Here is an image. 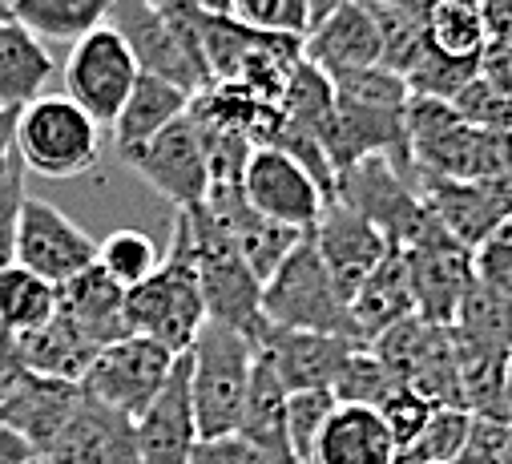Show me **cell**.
<instances>
[{"label": "cell", "instance_id": "2", "mask_svg": "<svg viewBox=\"0 0 512 464\" xmlns=\"http://www.w3.org/2000/svg\"><path fill=\"white\" fill-rule=\"evenodd\" d=\"M408 138H412L416 174L456 178V182L512 174L508 134L472 126L452 101L412 97L408 101Z\"/></svg>", "mask_w": 512, "mask_h": 464}, {"label": "cell", "instance_id": "36", "mask_svg": "<svg viewBox=\"0 0 512 464\" xmlns=\"http://www.w3.org/2000/svg\"><path fill=\"white\" fill-rule=\"evenodd\" d=\"M230 17L259 33H279V37H299V41H307V33L315 29L307 0H234Z\"/></svg>", "mask_w": 512, "mask_h": 464}, {"label": "cell", "instance_id": "54", "mask_svg": "<svg viewBox=\"0 0 512 464\" xmlns=\"http://www.w3.org/2000/svg\"><path fill=\"white\" fill-rule=\"evenodd\" d=\"M9 17H13V9L5 5V0H0V21H9Z\"/></svg>", "mask_w": 512, "mask_h": 464}, {"label": "cell", "instance_id": "20", "mask_svg": "<svg viewBox=\"0 0 512 464\" xmlns=\"http://www.w3.org/2000/svg\"><path fill=\"white\" fill-rule=\"evenodd\" d=\"M198 416L190 400V356L182 352L162 396L138 416V448L142 464H190L198 448Z\"/></svg>", "mask_w": 512, "mask_h": 464}, {"label": "cell", "instance_id": "40", "mask_svg": "<svg viewBox=\"0 0 512 464\" xmlns=\"http://www.w3.org/2000/svg\"><path fill=\"white\" fill-rule=\"evenodd\" d=\"M335 392H291L287 400V440H291V452L299 456V464H311V452H315V440L327 424V416L335 412Z\"/></svg>", "mask_w": 512, "mask_h": 464}, {"label": "cell", "instance_id": "47", "mask_svg": "<svg viewBox=\"0 0 512 464\" xmlns=\"http://www.w3.org/2000/svg\"><path fill=\"white\" fill-rule=\"evenodd\" d=\"M476 77L488 81L500 97L512 101V45L504 41H488L484 53H480V65H476Z\"/></svg>", "mask_w": 512, "mask_h": 464}, {"label": "cell", "instance_id": "43", "mask_svg": "<svg viewBox=\"0 0 512 464\" xmlns=\"http://www.w3.org/2000/svg\"><path fill=\"white\" fill-rule=\"evenodd\" d=\"M472 263H476V279L484 287L512 299V218L500 222L492 235L472 251Z\"/></svg>", "mask_w": 512, "mask_h": 464}, {"label": "cell", "instance_id": "42", "mask_svg": "<svg viewBox=\"0 0 512 464\" xmlns=\"http://www.w3.org/2000/svg\"><path fill=\"white\" fill-rule=\"evenodd\" d=\"M452 105L464 113L472 126H480V130H492V134H508V130H512V101L500 97V93H496L488 81H480V77H472V81L456 93Z\"/></svg>", "mask_w": 512, "mask_h": 464}, {"label": "cell", "instance_id": "52", "mask_svg": "<svg viewBox=\"0 0 512 464\" xmlns=\"http://www.w3.org/2000/svg\"><path fill=\"white\" fill-rule=\"evenodd\" d=\"M307 5H311V17H315V25H319V21H327L335 9H343L347 0H307Z\"/></svg>", "mask_w": 512, "mask_h": 464}, {"label": "cell", "instance_id": "13", "mask_svg": "<svg viewBox=\"0 0 512 464\" xmlns=\"http://www.w3.org/2000/svg\"><path fill=\"white\" fill-rule=\"evenodd\" d=\"M242 194L259 214H267L283 226H295L303 235L315 230V222L327 206V194L315 186V178L279 146H263L250 154L246 174H242Z\"/></svg>", "mask_w": 512, "mask_h": 464}, {"label": "cell", "instance_id": "37", "mask_svg": "<svg viewBox=\"0 0 512 464\" xmlns=\"http://www.w3.org/2000/svg\"><path fill=\"white\" fill-rule=\"evenodd\" d=\"M480 57H448L440 49L428 45V53L420 57V65L408 73V89L412 97H436V101H456V93L476 77Z\"/></svg>", "mask_w": 512, "mask_h": 464}, {"label": "cell", "instance_id": "34", "mask_svg": "<svg viewBox=\"0 0 512 464\" xmlns=\"http://www.w3.org/2000/svg\"><path fill=\"white\" fill-rule=\"evenodd\" d=\"M166 251L146 235V230H113V235L97 247V263L130 291L138 283H146L158 267H162Z\"/></svg>", "mask_w": 512, "mask_h": 464}, {"label": "cell", "instance_id": "28", "mask_svg": "<svg viewBox=\"0 0 512 464\" xmlns=\"http://www.w3.org/2000/svg\"><path fill=\"white\" fill-rule=\"evenodd\" d=\"M21 352H25L29 372L81 384V380L89 376V368H93V360H97L101 347H97L65 311H57L45 327L21 335Z\"/></svg>", "mask_w": 512, "mask_h": 464}, {"label": "cell", "instance_id": "14", "mask_svg": "<svg viewBox=\"0 0 512 464\" xmlns=\"http://www.w3.org/2000/svg\"><path fill=\"white\" fill-rule=\"evenodd\" d=\"M363 343L347 335H323V331H287L267 327L259 339V360L279 376L287 392H331L347 360Z\"/></svg>", "mask_w": 512, "mask_h": 464}, {"label": "cell", "instance_id": "49", "mask_svg": "<svg viewBox=\"0 0 512 464\" xmlns=\"http://www.w3.org/2000/svg\"><path fill=\"white\" fill-rule=\"evenodd\" d=\"M17 122H21V109H0V178H5L9 166L21 158V150H17Z\"/></svg>", "mask_w": 512, "mask_h": 464}, {"label": "cell", "instance_id": "35", "mask_svg": "<svg viewBox=\"0 0 512 464\" xmlns=\"http://www.w3.org/2000/svg\"><path fill=\"white\" fill-rule=\"evenodd\" d=\"M400 388V380L379 364V356L371 352V347H359V352L347 360V368L339 372L335 380V400L339 404H363V408H383L388 404V396Z\"/></svg>", "mask_w": 512, "mask_h": 464}, {"label": "cell", "instance_id": "21", "mask_svg": "<svg viewBox=\"0 0 512 464\" xmlns=\"http://www.w3.org/2000/svg\"><path fill=\"white\" fill-rule=\"evenodd\" d=\"M303 57L319 65L331 81L383 65V41H379V25L367 9V0H347L343 9L319 21L303 41Z\"/></svg>", "mask_w": 512, "mask_h": 464}, {"label": "cell", "instance_id": "51", "mask_svg": "<svg viewBox=\"0 0 512 464\" xmlns=\"http://www.w3.org/2000/svg\"><path fill=\"white\" fill-rule=\"evenodd\" d=\"M388 5H396V9H404V13H412V17H420V21H428V13H432L436 5H444V0H388Z\"/></svg>", "mask_w": 512, "mask_h": 464}, {"label": "cell", "instance_id": "7", "mask_svg": "<svg viewBox=\"0 0 512 464\" xmlns=\"http://www.w3.org/2000/svg\"><path fill=\"white\" fill-rule=\"evenodd\" d=\"M335 198L347 202L351 210H359L383 239L388 247L404 251L412 239H420V230L432 222V210L424 206V194H420V182L400 174L388 158H359L355 166H347L339 174V186H335Z\"/></svg>", "mask_w": 512, "mask_h": 464}, {"label": "cell", "instance_id": "3", "mask_svg": "<svg viewBox=\"0 0 512 464\" xmlns=\"http://www.w3.org/2000/svg\"><path fill=\"white\" fill-rule=\"evenodd\" d=\"M186 356H190V400L202 440L234 436L250 396L254 364H259V343L234 327L206 323Z\"/></svg>", "mask_w": 512, "mask_h": 464}, {"label": "cell", "instance_id": "25", "mask_svg": "<svg viewBox=\"0 0 512 464\" xmlns=\"http://www.w3.org/2000/svg\"><path fill=\"white\" fill-rule=\"evenodd\" d=\"M190 101L194 93L166 81V77H154V73H142L130 101L121 105L117 113V122H113V150L125 154V150H134L150 138H158L166 126H174L178 118H186L190 113Z\"/></svg>", "mask_w": 512, "mask_h": 464}, {"label": "cell", "instance_id": "41", "mask_svg": "<svg viewBox=\"0 0 512 464\" xmlns=\"http://www.w3.org/2000/svg\"><path fill=\"white\" fill-rule=\"evenodd\" d=\"M379 416H383V424H388V432L396 436L400 452H408V448H412V444L424 436L428 420L436 416V404H432L428 396H420L416 388L400 384V388L388 396V404L379 408Z\"/></svg>", "mask_w": 512, "mask_h": 464}, {"label": "cell", "instance_id": "30", "mask_svg": "<svg viewBox=\"0 0 512 464\" xmlns=\"http://www.w3.org/2000/svg\"><path fill=\"white\" fill-rule=\"evenodd\" d=\"M117 0H13V21L41 41H77L97 25H109Z\"/></svg>", "mask_w": 512, "mask_h": 464}, {"label": "cell", "instance_id": "48", "mask_svg": "<svg viewBox=\"0 0 512 464\" xmlns=\"http://www.w3.org/2000/svg\"><path fill=\"white\" fill-rule=\"evenodd\" d=\"M0 464H49V456L9 424H0Z\"/></svg>", "mask_w": 512, "mask_h": 464}, {"label": "cell", "instance_id": "39", "mask_svg": "<svg viewBox=\"0 0 512 464\" xmlns=\"http://www.w3.org/2000/svg\"><path fill=\"white\" fill-rule=\"evenodd\" d=\"M198 138H202V154H206V166H210V186H242V174H246V162L254 154V146L234 134V130H222V126H210V122H198Z\"/></svg>", "mask_w": 512, "mask_h": 464}, {"label": "cell", "instance_id": "16", "mask_svg": "<svg viewBox=\"0 0 512 464\" xmlns=\"http://www.w3.org/2000/svg\"><path fill=\"white\" fill-rule=\"evenodd\" d=\"M311 243H315L323 267L331 271V279H335V287L343 291L347 303L355 299V291L367 283V275L392 251L388 239H383L359 210H351L339 198H331L323 206V214L311 230Z\"/></svg>", "mask_w": 512, "mask_h": 464}, {"label": "cell", "instance_id": "53", "mask_svg": "<svg viewBox=\"0 0 512 464\" xmlns=\"http://www.w3.org/2000/svg\"><path fill=\"white\" fill-rule=\"evenodd\" d=\"M198 5H202L206 13H230L234 0H198Z\"/></svg>", "mask_w": 512, "mask_h": 464}, {"label": "cell", "instance_id": "26", "mask_svg": "<svg viewBox=\"0 0 512 464\" xmlns=\"http://www.w3.org/2000/svg\"><path fill=\"white\" fill-rule=\"evenodd\" d=\"M57 61L49 45L29 33L21 21H0V109H25L45 97Z\"/></svg>", "mask_w": 512, "mask_h": 464}, {"label": "cell", "instance_id": "17", "mask_svg": "<svg viewBox=\"0 0 512 464\" xmlns=\"http://www.w3.org/2000/svg\"><path fill=\"white\" fill-rule=\"evenodd\" d=\"M206 210L218 222L222 235L234 243V251L246 259V267L259 275V283H267L283 267V259L303 243V230L259 214L246 202L242 186H210Z\"/></svg>", "mask_w": 512, "mask_h": 464}, {"label": "cell", "instance_id": "44", "mask_svg": "<svg viewBox=\"0 0 512 464\" xmlns=\"http://www.w3.org/2000/svg\"><path fill=\"white\" fill-rule=\"evenodd\" d=\"M25 158L9 166V174L0 178V271L17 263V226H21V206H25Z\"/></svg>", "mask_w": 512, "mask_h": 464}, {"label": "cell", "instance_id": "9", "mask_svg": "<svg viewBox=\"0 0 512 464\" xmlns=\"http://www.w3.org/2000/svg\"><path fill=\"white\" fill-rule=\"evenodd\" d=\"M174 364H178V352H170L154 335H125V339L101 347L89 376L81 380V388L93 400L117 408L121 416L138 420L162 396Z\"/></svg>", "mask_w": 512, "mask_h": 464}, {"label": "cell", "instance_id": "12", "mask_svg": "<svg viewBox=\"0 0 512 464\" xmlns=\"http://www.w3.org/2000/svg\"><path fill=\"white\" fill-rule=\"evenodd\" d=\"M97 247L85 230L45 198H25L17 226V263L53 287L77 279L97 263Z\"/></svg>", "mask_w": 512, "mask_h": 464}, {"label": "cell", "instance_id": "45", "mask_svg": "<svg viewBox=\"0 0 512 464\" xmlns=\"http://www.w3.org/2000/svg\"><path fill=\"white\" fill-rule=\"evenodd\" d=\"M190 464H279L271 452H263L259 444H250L246 436H214V440H198Z\"/></svg>", "mask_w": 512, "mask_h": 464}, {"label": "cell", "instance_id": "8", "mask_svg": "<svg viewBox=\"0 0 512 464\" xmlns=\"http://www.w3.org/2000/svg\"><path fill=\"white\" fill-rule=\"evenodd\" d=\"M142 65L113 25H97L77 37L65 61V97H73L101 130H113L121 105L130 101Z\"/></svg>", "mask_w": 512, "mask_h": 464}, {"label": "cell", "instance_id": "46", "mask_svg": "<svg viewBox=\"0 0 512 464\" xmlns=\"http://www.w3.org/2000/svg\"><path fill=\"white\" fill-rule=\"evenodd\" d=\"M25 376H29V364H25V352H21V335L0 327V404L21 388Z\"/></svg>", "mask_w": 512, "mask_h": 464}, {"label": "cell", "instance_id": "27", "mask_svg": "<svg viewBox=\"0 0 512 464\" xmlns=\"http://www.w3.org/2000/svg\"><path fill=\"white\" fill-rule=\"evenodd\" d=\"M408 315H416V299H412V283H408V267H404V251H388L367 283L355 291L351 299V319H355V331L359 339L371 347L388 327L404 323Z\"/></svg>", "mask_w": 512, "mask_h": 464}, {"label": "cell", "instance_id": "38", "mask_svg": "<svg viewBox=\"0 0 512 464\" xmlns=\"http://www.w3.org/2000/svg\"><path fill=\"white\" fill-rule=\"evenodd\" d=\"M472 440V412L468 408H436V416L428 420L424 436L408 448L412 460L420 464H452Z\"/></svg>", "mask_w": 512, "mask_h": 464}, {"label": "cell", "instance_id": "5", "mask_svg": "<svg viewBox=\"0 0 512 464\" xmlns=\"http://www.w3.org/2000/svg\"><path fill=\"white\" fill-rule=\"evenodd\" d=\"M101 134L105 130L73 97L45 93L21 109L17 150H21L29 174L69 182V178H85L101 166Z\"/></svg>", "mask_w": 512, "mask_h": 464}, {"label": "cell", "instance_id": "50", "mask_svg": "<svg viewBox=\"0 0 512 464\" xmlns=\"http://www.w3.org/2000/svg\"><path fill=\"white\" fill-rule=\"evenodd\" d=\"M484 25L488 41L512 45V0H484Z\"/></svg>", "mask_w": 512, "mask_h": 464}, {"label": "cell", "instance_id": "32", "mask_svg": "<svg viewBox=\"0 0 512 464\" xmlns=\"http://www.w3.org/2000/svg\"><path fill=\"white\" fill-rule=\"evenodd\" d=\"M428 45L448 53V57H480L488 45V25H484V0H444L424 21Z\"/></svg>", "mask_w": 512, "mask_h": 464}, {"label": "cell", "instance_id": "55", "mask_svg": "<svg viewBox=\"0 0 512 464\" xmlns=\"http://www.w3.org/2000/svg\"><path fill=\"white\" fill-rule=\"evenodd\" d=\"M396 464H420V460H412L408 452H400V460H396Z\"/></svg>", "mask_w": 512, "mask_h": 464}, {"label": "cell", "instance_id": "19", "mask_svg": "<svg viewBox=\"0 0 512 464\" xmlns=\"http://www.w3.org/2000/svg\"><path fill=\"white\" fill-rule=\"evenodd\" d=\"M49 464H142L138 420L85 392L73 420L49 448Z\"/></svg>", "mask_w": 512, "mask_h": 464}, {"label": "cell", "instance_id": "29", "mask_svg": "<svg viewBox=\"0 0 512 464\" xmlns=\"http://www.w3.org/2000/svg\"><path fill=\"white\" fill-rule=\"evenodd\" d=\"M287 400H291V392L259 360L254 364V376H250V396H246V408H242L238 436H246L250 444L271 452L279 464H299V456L291 452V440H287Z\"/></svg>", "mask_w": 512, "mask_h": 464}, {"label": "cell", "instance_id": "23", "mask_svg": "<svg viewBox=\"0 0 512 464\" xmlns=\"http://www.w3.org/2000/svg\"><path fill=\"white\" fill-rule=\"evenodd\" d=\"M396 460H400L396 436L383 424L379 408H363V404H335L311 452V464H396Z\"/></svg>", "mask_w": 512, "mask_h": 464}, {"label": "cell", "instance_id": "56", "mask_svg": "<svg viewBox=\"0 0 512 464\" xmlns=\"http://www.w3.org/2000/svg\"><path fill=\"white\" fill-rule=\"evenodd\" d=\"M5 5H13V0H5Z\"/></svg>", "mask_w": 512, "mask_h": 464}, {"label": "cell", "instance_id": "4", "mask_svg": "<svg viewBox=\"0 0 512 464\" xmlns=\"http://www.w3.org/2000/svg\"><path fill=\"white\" fill-rule=\"evenodd\" d=\"M186 218H190V243H194L202 299H206V319L222 323V327H234V331H242V335H250L254 343H259L263 331L271 327L267 315H263L259 275L246 267V259L234 251V243L218 230L206 202L190 206Z\"/></svg>", "mask_w": 512, "mask_h": 464}, {"label": "cell", "instance_id": "11", "mask_svg": "<svg viewBox=\"0 0 512 464\" xmlns=\"http://www.w3.org/2000/svg\"><path fill=\"white\" fill-rule=\"evenodd\" d=\"M125 166H130L154 194H162L174 210H190L198 202H206L210 194V166L202 154V138L194 118H178L174 126H166L158 138L117 154Z\"/></svg>", "mask_w": 512, "mask_h": 464}, {"label": "cell", "instance_id": "22", "mask_svg": "<svg viewBox=\"0 0 512 464\" xmlns=\"http://www.w3.org/2000/svg\"><path fill=\"white\" fill-rule=\"evenodd\" d=\"M81 400H85V388L81 384L29 372L21 380V388L5 404H0V424H9L13 432H21L29 444H37L49 456L53 440L73 420V412H77Z\"/></svg>", "mask_w": 512, "mask_h": 464}, {"label": "cell", "instance_id": "24", "mask_svg": "<svg viewBox=\"0 0 512 464\" xmlns=\"http://www.w3.org/2000/svg\"><path fill=\"white\" fill-rule=\"evenodd\" d=\"M57 311H65L97 347L134 335L130 319H125V287L101 263L57 287Z\"/></svg>", "mask_w": 512, "mask_h": 464}, {"label": "cell", "instance_id": "10", "mask_svg": "<svg viewBox=\"0 0 512 464\" xmlns=\"http://www.w3.org/2000/svg\"><path fill=\"white\" fill-rule=\"evenodd\" d=\"M404 267H408L416 315L428 319V323L452 327L468 287L476 283L472 247H464L456 235H448V230L432 218L420 230V239H412L404 247Z\"/></svg>", "mask_w": 512, "mask_h": 464}, {"label": "cell", "instance_id": "18", "mask_svg": "<svg viewBox=\"0 0 512 464\" xmlns=\"http://www.w3.org/2000/svg\"><path fill=\"white\" fill-rule=\"evenodd\" d=\"M109 25L125 37V45L134 49L142 73H154V77H166L190 93L206 89L210 77L206 69L194 61V53L182 45V37L170 29V21L150 9L146 0H117L113 13H109Z\"/></svg>", "mask_w": 512, "mask_h": 464}, {"label": "cell", "instance_id": "1", "mask_svg": "<svg viewBox=\"0 0 512 464\" xmlns=\"http://www.w3.org/2000/svg\"><path fill=\"white\" fill-rule=\"evenodd\" d=\"M125 319H130L134 335H154L170 352H190L198 331L210 323L206 319V299L198 283V263H194V243H190V218L186 210L174 214V235L166 247L162 267L125 291Z\"/></svg>", "mask_w": 512, "mask_h": 464}, {"label": "cell", "instance_id": "33", "mask_svg": "<svg viewBox=\"0 0 512 464\" xmlns=\"http://www.w3.org/2000/svg\"><path fill=\"white\" fill-rule=\"evenodd\" d=\"M367 9L379 25V41H383V69H392L400 77H408L420 57L428 53V29L420 17L388 5V0H367Z\"/></svg>", "mask_w": 512, "mask_h": 464}, {"label": "cell", "instance_id": "15", "mask_svg": "<svg viewBox=\"0 0 512 464\" xmlns=\"http://www.w3.org/2000/svg\"><path fill=\"white\" fill-rule=\"evenodd\" d=\"M420 194L432 218L456 235L464 247H480L500 222L512 218V174L456 182V178H428L420 174Z\"/></svg>", "mask_w": 512, "mask_h": 464}, {"label": "cell", "instance_id": "6", "mask_svg": "<svg viewBox=\"0 0 512 464\" xmlns=\"http://www.w3.org/2000/svg\"><path fill=\"white\" fill-rule=\"evenodd\" d=\"M263 315H267L271 327L347 335V339L363 343L359 331H355V319H351V303L343 299L331 271L323 267V259L311 243V230L303 235V243L283 259V267L263 283Z\"/></svg>", "mask_w": 512, "mask_h": 464}, {"label": "cell", "instance_id": "31", "mask_svg": "<svg viewBox=\"0 0 512 464\" xmlns=\"http://www.w3.org/2000/svg\"><path fill=\"white\" fill-rule=\"evenodd\" d=\"M57 315V287L21 263L0 271V327H9L13 335H29L45 327Z\"/></svg>", "mask_w": 512, "mask_h": 464}]
</instances>
